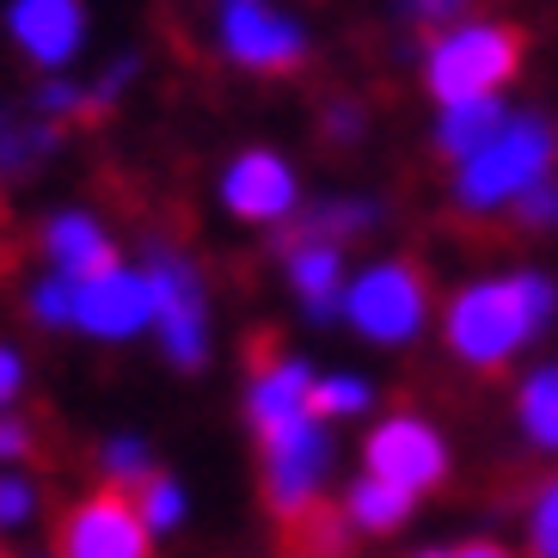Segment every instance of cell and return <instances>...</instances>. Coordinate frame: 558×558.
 Here are the masks:
<instances>
[{
    "label": "cell",
    "instance_id": "6da1fadb",
    "mask_svg": "<svg viewBox=\"0 0 558 558\" xmlns=\"http://www.w3.org/2000/svg\"><path fill=\"white\" fill-rule=\"evenodd\" d=\"M553 326H558V277L534 270V264L478 270V277L460 282L442 307V344L473 375L515 368Z\"/></svg>",
    "mask_w": 558,
    "mask_h": 558
},
{
    "label": "cell",
    "instance_id": "7a4b0ae2",
    "mask_svg": "<svg viewBox=\"0 0 558 558\" xmlns=\"http://www.w3.org/2000/svg\"><path fill=\"white\" fill-rule=\"evenodd\" d=\"M553 172H558V123L546 111H522L515 105L504 130L454 166L448 203L466 221H497V215H509L541 179H553Z\"/></svg>",
    "mask_w": 558,
    "mask_h": 558
},
{
    "label": "cell",
    "instance_id": "3957f363",
    "mask_svg": "<svg viewBox=\"0 0 558 558\" xmlns=\"http://www.w3.org/2000/svg\"><path fill=\"white\" fill-rule=\"evenodd\" d=\"M338 326L375 350H411L436 326V289L429 270L411 258H368L350 270Z\"/></svg>",
    "mask_w": 558,
    "mask_h": 558
},
{
    "label": "cell",
    "instance_id": "277c9868",
    "mask_svg": "<svg viewBox=\"0 0 558 558\" xmlns=\"http://www.w3.org/2000/svg\"><path fill=\"white\" fill-rule=\"evenodd\" d=\"M417 74H424V93L436 105L454 99H485V93H504L515 74H522V32L509 19H454L448 32L424 37V56H417Z\"/></svg>",
    "mask_w": 558,
    "mask_h": 558
},
{
    "label": "cell",
    "instance_id": "5b68a950",
    "mask_svg": "<svg viewBox=\"0 0 558 558\" xmlns=\"http://www.w3.org/2000/svg\"><path fill=\"white\" fill-rule=\"evenodd\" d=\"M142 270H148V289H154V338H160L166 362L179 375H197L209 362V289H203V270L166 240L148 246Z\"/></svg>",
    "mask_w": 558,
    "mask_h": 558
},
{
    "label": "cell",
    "instance_id": "8992f818",
    "mask_svg": "<svg viewBox=\"0 0 558 558\" xmlns=\"http://www.w3.org/2000/svg\"><path fill=\"white\" fill-rule=\"evenodd\" d=\"M362 473L387 478V485H399V492H411L424 504L429 492L448 485L454 448H448V436L436 429V417H424V411H387V417H375L368 436H362Z\"/></svg>",
    "mask_w": 558,
    "mask_h": 558
},
{
    "label": "cell",
    "instance_id": "52a82bcc",
    "mask_svg": "<svg viewBox=\"0 0 558 558\" xmlns=\"http://www.w3.org/2000/svg\"><path fill=\"white\" fill-rule=\"evenodd\" d=\"M215 50L246 74H295L313 37L277 0H215Z\"/></svg>",
    "mask_w": 558,
    "mask_h": 558
},
{
    "label": "cell",
    "instance_id": "ba28073f",
    "mask_svg": "<svg viewBox=\"0 0 558 558\" xmlns=\"http://www.w3.org/2000/svg\"><path fill=\"white\" fill-rule=\"evenodd\" d=\"M264 454V504L282 522H307L319 497H326V478L338 466V448H331V424L307 417L301 429H282L270 442H258Z\"/></svg>",
    "mask_w": 558,
    "mask_h": 558
},
{
    "label": "cell",
    "instance_id": "9c48e42d",
    "mask_svg": "<svg viewBox=\"0 0 558 558\" xmlns=\"http://www.w3.org/2000/svg\"><path fill=\"white\" fill-rule=\"evenodd\" d=\"M215 197L233 221L246 228H289L307 203H301V172L282 160L277 148H240L221 179H215Z\"/></svg>",
    "mask_w": 558,
    "mask_h": 558
},
{
    "label": "cell",
    "instance_id": "30bf717a",
    "mask_svg": "<svg viewBox=\"0 0 558 558\" xmlns=\"http://www.w3.org/2000/svg\"><path fill=\"white\" fill-rule=\"evenodd\" d=\"M56 553L62 558H154V534L142 522L130 492H93L62 515L56 527Z\"/></svg>",
    "mask_w": 558,
    "mask_h": 558
},
{
    "label": "cell",
    "instance_id": "8fae6325",
    "mask_svg": "<svg viewBox=\"0 0 558 558\" xmlns=\"http://www.w3.org/2000/svg\"><path fill=\"white\" fill-rule=\"evenodd\" d=\"M154 326V289L142 264L117 258L111 270L74 282V331L99 338V344H130Z\"/></svg>",
    "mask_w": 558,
    "mask_h": 558
},
{
    "label": "cell",
    "instance_id": "7c38bea8",
    "mask_svg": "<svg viewBox=\"0 0 558 558\" xmlns=\"http://www.w3.org/2000/svg\"><path fill=\"white\" fill-rule=\"evenodd\" d=\"M313 368L295 350H264L246 375V424L258 442L282 436V429H301L313 417Z\"/></svg>",
    "mask_w": 558,
    "mask_h": 558
},
{
    "label": "cell",
    "instance_id": "4fadbf2b",
    "mask_svg": "<svg viewBox=\"0 0 558 558\" xmlns=\"http://www.w3.org/2000/svg\"><path fill=\"white\" fill-rule=\"evenodd\" d=\"M86 25H93L86 19V0H7V37L44 74H62V68L81 62Z\"/></svg>",
    "mask_w": 558,
    "mask_h": 558
},
{
    "label": "cell",
    "instance_id": "5bb4252c",
    "mask_svg": "<svg viewBox=\"0 0 558 558\" xmlns=\"http://www.w3.org/2000/svg\"><path fill=\"white\" fill-rule=\"evenodd\" d=\"M282 277H289V289H295L301 313H307L313 326H331L338 307H344L350 258H344L338 240H326V233L289 228V233H282Z\"/></svg>",
    "mask_w": 558,
    "mask_h": 558
},
{
    "label": "cell",
    "instance_id": "9a60e30c",
    "mask_svg": "<svg viewBox=\"0 0 558 558\" xmlns=\"http://www.w3.org/2000/svg\"><path fill=\"white\" fill-rule=\"evenodd\" d=\"M44 258H50V270L86 282V277H99V270L117 264V240H111V228H105L99 215L62 209V215L44 221Z\"/></svg>",
    "mask_w": 558,
    "mask_h": 558
},
{
    "label": "cell",
    "instance_id": "2e32d148",
    "mask_svg": "<svg viewBox=\"0 0 558 558\" xmlns=\"http://www.w3.org/2000/svg\"><path fill=\"white\" fill-rule=\"evenodd\" d=\"M515 105L504 93H485V99H454V105H436V123H429V148L442 154L448 166H460L466 154H478L497 130L509 123Z\"/></svg>",
    "mask_w": 558,
    "mask_h": 558
},
{
    "label": "cell",
    "instance_id": "e0dca14e",
    "mask_svg": "<svg viewBox=\"0 0 558 558\" xmlns=\"http://www.w3.org/2000/svg\"><path fill=\"white\" fill-rule=\"evenodd\" d=\"M509 411H515V429L534 454L558 460V356L527 362L515 375V393H509Z\"/></svg>",
    "mask_w": 558,
    "mask_h": 558
},
{
    "label": "cell",
    "instance_id": "ac0fdd59",
    "mask_svg": "<svg viewBox=\"0 0 558 558\" xmlns=\"http://www.w3.org/2000/svg\"><path fill=\"white\" fill-rule=\"evenodd\" d=\"M344 522H350V534H368V541H380V534H399V527L417 515V497L411 492H399V485H387V478H375V473H356L344 485Z\"/></svg>",
    "mask_w": 558,
    "mask_h": 558
},
{
    "label": "cell",
    "instance_id": "d6986e66",
    "mask_svg": "<svg viewBox=\"0 0 558 558\" xmlns=\"http://www.w3.org/2000/svg\"><path fill=\"white\" fill-rule=\"evenodd\" d=\"M56 123L44 111H7L0 105V179H25V172H37V166L56 154Z\"/></svg>",
    "mask_w": 558,
    "mask_h": 558
},
{
    "label": "cell",
    "instance_id": "ffe728a7",
    "mask_svg": "<svg viewBox=\"0 0 558 558\" xmlns=\"http://www.w3.org/2000/svg\"><path fill=\"white\" fill-rule=\"evenodd\" d=\"M380 221H387V209H380V197H319L301 209V221H289V228L301 233H326V240H362V233H375Z\"/></svg>",
    "mask_w": 558,
    "mask_h": 558
},
{
    "label": "cell",
    "instance_id": "44dd1931",
    "mask_svg": "<svg viewBox=\"0 0 558 558\" xmlns=\"http://www.w3.org/2000/svg\"><path fill=\"white\" fill-rule=\"evenodd\" d=\"M375 411V380L356 375V368H326L313 375V417L319 424H350V417H368Z\"/></svg>",
    "mask_w": 558,
    "mask_h": 558
},
{
    "label": "cell",
    "instance_id": "7402d4cb",
    "mask_svg": "<svg viewBox=\"0 0 558 558\" xmlns=\"http://www.w3.org/2000/svg\"><path fill=\"white\" fill-rule=\"evenodd\" d=\"M130 497H135V509H142L148 534H179L184 515H191V497H184V485H179V478H166V473L142 478Z\"/></svg>",
    "mask_w": 558,
    "mask_h": 558
},
{
    "label": "cell",
    "instance_id": "603a6c76",
    "mask_svg": "<svg viewBox=\"0 0 558 558\" xmlns=\"http://www.w3.org/2000/svg\"><path fill=\"white\" fill-rule=\"evenodd\" d=\"M93 466H99V478L111 492H135L142 478H154V454H148L142 436H111V442H99Z\"/></svg>",
    "mask_w": 558,
    "mask_h": 558
},
{
    "label": "cell",
    "instance_id": "cb8c5ba5",
    "mask_svg": "<svg viewBox=\"0 0 558 558\" xmlns=\"http://www.w3.org/2000/svg\"><path fill=\"white\" fill-rule=\"evenodd\" d=\"M522 541H527V558H558V473H546L527 497Z\"/></svg>",
    "mask_w": 558,
    "mask_h": 558
},
{
    "label": "cell",
    "instance_id": "d4e9b609",
    "mask_svg": "<svg viewBox=\"0 0 558 558\" xmlns=\"http://www.w3.org/2000/svg\"><path fill=\"white\" fill-rule=\"evenodd\" d=\"M37 478H25L19 466H0V534H19V527L37 522Z\"/></svg>",
    "mask_w": 558,
    "mask_h": 558
},
{
    "label": "cell",
    "instance_id": "484cf974",
    "mask_svg": "<svg viewBox=\"0 0 558 558\" xmlns=\"http://www.w3.org/2000/svg\"><path fill=\"white\" fill-rule=\"evenodd\" d=\"M25 307H32L37 326H74V277H62V270H50V277L32 282V295H25Z\"/></svg>",
    "mask_w": 558,
    "mask_h": 558
},
{
    "label": "cell",
    "instance_id": "4316f807",
    "mask_svg": "<svg viewBox=\"0 0 558 558\" xmlns=\"http://www.w3.org/2000/svg\"><path fill=\"white\" fill-rule=\"evenodd\" d=\"M509 221H515L522 233H558V172L534 184V191L509 209Z\"/></svg>",
    "mask_w": 558,
    "mask_h": 558
},
{
    "label": "cell",
    "instance_id": "83f0119b",
    "mask_svg": "<svg viewBox=\"0 0 558 558\" xmlns=\"http://www.w3.org/2000/svg\"><path fill=\"white\" fill-rule=\"evenodd\" d=\"M466 13H473V0H399V19H405L411 32H424V37L448 32V25L466 19Z\"/></svg>",
    "mask_w": 558,
    "mask_h": 558
},
{
    "label": "cell",
    "instance_id": "f1b7e54d",
    "mask_svg": "<svg viewBox=\"0 0 558 558\" xmlns=\"http://www.w3.org/2000/svg\"><path fill=\"white\" fill-rule=\"evenodd\" d=\"M411 558H515L504 541H485V534H466V541H442V546H417Z\"/></svg>",
    "mask_w": 558,
    "mask_h": 558
},
{
    "label": "cell",
    "instance_id": "f546056e",
    "mask_svg": "<svg viewBox=\"0 0 558 558\" xmlns=\"http://www.w3.org/2000/svg\"><path fill=\"white\" fill-rule=\"evenodd\" d=\"M37 436L25 417H13V411H0V466H19V460H32Z\"/></svg>",
    "mask_w": 558,
    "mask_h": 558
},
{
    "label": "cell",
    "instance_id": "4dcf8cb0",
    "mask_svg": "<svg viewBox=\"0 0 558 558\" xmlns=\"http://www.w3.org/2000/svg\"><path fill=\"white\" fill-rule=\"evenodd\" d=\"M362 130H368V111H362V105H350V99L326 105V135L331 142H362Z\"/></svg>",
    "mask_w": 558,
    "mask_h": 558
},
{
    "label": "cell",
    "instance_id": "1f68e13d",
    "mask_svg": "<svg viewBox=\"0 0 558 558\" xmlns=\"http://www.w3.org/2000/svg\"><path fill=\"white\" fill-rule=\"evenodd\" d=\"M19 387H25V356L13 344H0V411H13Z\"/></svg>",
    "mask_w": 558,
    "mask_h": 558
},
{
    "label": "cell",
    "instance_id": "d6a6232c",
    "mask_svg": "<svg viewBox=\"0 0 558 558\" xmlns=\"http://www.w3.org/2000/svg\"><path fill=\"white\" fill-rule=\"evenodd\" d=\"M313 558H326V553H313Z\"/></svg>",
    "mask_w": 558,
    "mask_h": 558
},
{
    "label": "cell",
    "instance_id": "836d02e7",
    "mask_svg": "<svg viewBox=\"0 0 558 558\" xmlns=\"http://www.w3.org/2000/svg\"><path fill=\"white\" fill-rule=\"evenodd\" d=\"M50 558H62V553H50Z\"/></svg>",
    "mask_w": 558,
    "mask_h": 558
}]
</instances>
